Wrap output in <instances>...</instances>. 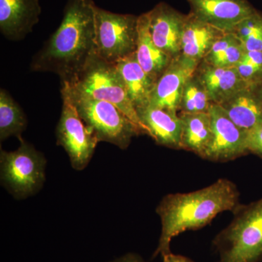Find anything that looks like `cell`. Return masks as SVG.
Segmentation results:
<instances>
[{"label":"cell","mask_w":262,"mask_h":262,"mask_svg":"<svg viewBox=\"0 0 262 262\" xmlns=\"http://www.w3.org/2000/svg\"><path fill=\"white\" fill-rule=\"evenodd\" d=\"M39 0H0V31L7 39L20 41L39 21Z\"/></svg>","instance_id":"obj_13"},{"label":"cell","mask_w":262,"mask_h":262,"mask_svg":"<svg viewBox=\"0 0 262 262\" xmlns=\"http://www.w3.org/2000/svg\"><path fill=\"white\" fill-rule=\"evenodd\" d=\"M211 139L202 158L218 163H227L249 154L247 131L231 120L225 110L213 103L209 108Z\"/></svg>","instance_id":"obj_9"},{"label":"cell","mask_w":262,"mask_h":262,"mask_svg":"<svg viewBox=\"0 0 262 262\" xmlns=\"http://www.w3.org/2000/svg\"><path fill=\"white\" fill-rule=\"evenodd\" d=\"M138 17L120 14L96 7V54L107 63L135 53L138 40Z\"/></svg>","instance_id":"obj_7"},{"label":"cell","mask_w":262,"mask_h":262,"mask_svg":"<svg viewBox=\"0 0 262 262\" xmlns=\"http://www.w3.org/2000/svg\"><path fill=\"white\" fill-rule=\"evenodd\" d=\"M136 58L143 70L154 82L160 78L173 60L157 47L150 34L146 13L138 17V40Z\"/></svg>","instance_id":"obj_18"},{"label":"cell","mask_w":262,"mask_h":262,"mask_svg":"<svg viewBox=\"0 0 262 262\" xmlns=\"http://www.w3.org/2000/svg\"><path fill=\"white\" fill-rule=\"evenodd\" d=\"M163 258V262H194L191 258L187 257V256L174 254L172 252L164 255Z\"/></svg>","instance_id":"obj_28"},{"label":"cell","mask_w":262,"mask_h":262,"mask_svg":"<svg viewBox=\"0 0 262 262\" xmlns=\"http://www.w3.org/2000/svg\"><path fill=\"white\" fill-rule=\"evenodd\" d=\"M94 0H68L58 28L33 57L31 70L53 72L71 83L96 55Z\"/></svg>","instance_id":"obj_1"},{"label":"cell","mask_w":262,"mask_h":262,"mask_svg":"<svg viewBox=\"0 0 262 262\" xmlns=\"http://www.w3.org/2000/svg\"><path fill=\"white\" fill-rule=\"evenodd\" d=\"M239 204L237 185L227 179L199 190L172 193L164 196L156 208L161 222V234L153 257L168 254L172 239L183 232L209 225L222 212H232Z\"/></svg>","instance_id":"obj_2"},{"label":"cell","mask_w":262,"mask_h":262,"mask_svg":"<svg viewBox=\"0 0 262 262\" xmlns=\"http://www.w3.org/2000/svg\"><path fill=\"white\" fill-rule=\"evenodd\" d=\"M61 86L68 91L81 119L94 133L98 142L104 141L120 149H126L133 138L143 134L140 129L113 103L75 94L67 84L61 83Z\"/></svg>","instance_id":"obj_5"},{"label":"cell","mask_w":262,"mask_h":262,"mask_svg":"<svg viewBox=\"0 0 262 262\" xmlns=\"http://www.w3.org/2000/svg\"><path fill=\"white\" fill-rule=\"evenodd\" d=\"M231 223L213 241L218 262L262 261V198L241 204Z\"/></svg>","instance_id":"obj_3"},{"label":"cell","mask_w":262,"mask_h":262,"mask_svg":"<svg viewBox=\"0 0 262 262\" xmlns=\"http://www.w3.org/2000/svg\"><path fill=\"white\" fill-rule=\"evenodd\" d=\"M182 122V149L203 157L211 139L209 113H179Z\"/></svg>","instance_id":"obj_20"},{"label":"cell","mask_w":262,"mask_h":262,"mask_svg":"<svg viewBox=\"0 0 262 262\" xmlns=\"http://www.w3.org/2000/svg\"><path fill=\"white\" fill-rule=\"evenodd\" d=\"M226 33L201 21L189 13L183 31L181 54L201 62L213 45Z\"/></svg>","instance_id":"obj_17"},{"label":"cell","mask_w":262,"mask_h":262,"mask_svg":"<svg viewBox=\"0 0 262 262\" xmlns=\"http://www.w3.org/2000/svg\"><path fill=\"white\" fill-rule=\"evenodd\" d=\"M247 148L249 153L262 159V123L248 131Z\"/></svg>","instance_id":"obj_26"},{"label":"cell","mask_w":262,"mask_h":262,"mask_svg":"<svg viewBox=\"0 0 262 262\" xmlns=\"http://www.w3.org/2000/svg\"><path fill=\"white\" fill-rule=\"evenodd\" d=\"M200 63L182 54L173 58L155 82L149 106L178 113L184 85L188 79L195 73Z\"/></svg>","instance_id":"obj_10"},{"label":"cell","mask_w":262,"mask_h":262,"mask_svg":"<svg viewBox=\"0 0 262 262\" xmlns=\"http://www.w3.org/2000/svg\"><path fill=\"white\" fill-rule=\"evenodd\" d=\"M212 104L204 85L194 73L184 85L178 112L188 114L208 113Z\"/></svg>","instance_id":"obj_23"},{"label":"cell","mask_w":262,"mask_h":262,"mask_svg":"<svg viewBox=\"0 0 262 262\" xmlns=\"http://www.w3.org/2000/svg\"><path fill=\"white\" fill-rule=\"evenodd\" d=\"M212 103L222 104L247 87L235 67L221 68L202 61L195 72Z\"/></svg>","instance_id":"obj_15"},{"label":"cell","mask_w":262,"mask_h":262,"mask_svg":"<svg viewBox=\"0 0 262 262\" xmlns=\"http://www.w3.org/2000/svg\"><path fill=\"white\" fill-rule=\"evenodd\" d=\"M246 51L262 53V13L257 11L245 19L232 30Z\"/></svg>","instance_id":"obj_24"},{"label":"cell","mask_w":262,"mask_h":262,"mask_svg":"<svg viewBox=\"0 0 262 262\" xmlns=\"http://www.w3.org/2000/svg\"><path fill=\"white\" fill-rule=\"evenodd\" d=\"M27 124V117L20 105L6 90H0V140H6L10 136L21 139Z\"/></svg>","instance_id":"obj_21"},{"label":"cell","mask_w":262,"mask_h":262,"mask_svg":"<svg viewBox=\"0 0 262 262\" xmlns=\"http://www.w3.org/2000/svg\"><path fill=\"white\" fill-rule=\"evenodd\" d=\"M108 262H146L140 255L135 253H127L123 256Z\"/></svg>","instance_id":"obj_27"},{"label":"cell","mask_w":262,"mask_h":262,"mask_svg":"<svg viewBox=\"0 0 262 262\" xmlns=\"http://www.w3.org/2000/svg\"><path fill=\"white\" fill-rule=\"evenodd\" d=\"M138 116L148 136L157 144L182 149V122L178 113L148 106L136 108Z\"/></svg>","instance_id":"obj_14"},{"label":"cell","mask_w":262,"mask_h":262,"mask_svg":"<svg viewBox=\"0 0 262 262\" xmlns=\"http://www.w3.org/2000/svg\"><path fill=\"white\" fill-rule=\"evenodd\" d=\"M61 92L63 105L56 126L57 145L64 149L72 168L80 171L89 165L98 141L82 121L68 91L63 86H61Z\"/></svg>","instance_id":"obj_8"},{"label":"cell","mask_w":262,"mask_h":262,"mask_svg":"<svg viewBox=\"0 0 262 262\" xmlns=\"http://www.w3.org/2000/svg\"><path fill=\"white\" fill-rule=\"evenodd\" d=\"M19 140L20 146L15 151L1 150L0 178L15 199H25L42 189L47 161L42 153L23 138Z\"/></svg>","instance_id":"obj_6"},{"label":"cell","mask_w":262,"mask_h":262,"mask_svg":"<svg viewBox=\"0 0 262 262\" xmlns=\"http://www.w3.org/2000/svg\"><path fill=\"white\" fill-rule=\"evenodd\" d=\"M115 66L136 108L148 106L155 82L139 64L136 52L117 61Z\"/></svg>","instance_id":"obj_19"},{"label":"cell","mask_w":262,"mask_h":262,"mask_svg":"<svg viewBox=\"0 0 262 262\" xmlns=\"http://www.w3.org/2000/svg\"><path fill=\"white\" fill-rule=\"evenodd\" d=\"M220 106L235 125L248 132L262 123V86L248 85Z\"/></svg>","instance_id":"obj_16"},{"label":"cell","mask_w":262,"mask_h":262,"mask_svg":"<svg viewBox=\"0 0 262 262\" xmlns=\"http://www.w3.org/2000/svg\"><path fill=\"white\" fill-rule=\"evenodd\" d=\"M63 83L67 84L75 94L115 105L140 129L144 135H148L115 64L103 61L96 54L75 80L71 83Z\"/></svg>","instance_id":"obj_4"},{"label":"cell","mask_w":262,"mask_h":262,"mask_svg":"<svg viewBox=\"0 0 262 262\" xmlns=\"http://www.w3.org/2000/svg\"><path fill=\"white\" fill-rule=\"evenodd\" d=\"M244 45L232 32L226 33L213 45L203 61L221 68L235 67L246 53Z\"/></svg>","instance_id":"obj_22"},{"label":"cell","mask_w":262,"mask_h":262,"mask_svg":"<svg viewBox=\"0 0 262 262\" xmlns=\"http://www.w3.org/2000/svg\"><path fill=\"white\" fill-rule=\"evenodd\" d=\"M187 3L189 13L225 32H232L237 24L257 11L248 0H187Z\"/></svg>","instance_id":"obj_11"},{"label":"cell","mask_w":262,"mask_h":262,"mask_svg":"<svg viewBox=\"0 0 262 262\" xmlns=\"http://www.w3.org/2000/svg\"><path fill=\"white\" fill-rule=\"evenodd\" d=\"M235 68L248 85L262 86L261 52L246 51Z\"/></svg>","instance_id":"obj_25"},{"label":"cell","mask_w":262,"mask_h":262,"mask_svg":"<svg viewBox=\"0 0 262 262\" xmlns=\"http://www.w3.org/2000/svg\"><path fill=\"white\" fill-rule=\"evenodd\" d=\"M146 15L150 34L157 47L171 58L179 56L187 15L163 2L146 12Z\"/></svg>","instance_id":"obj_12"}]
</instances>
